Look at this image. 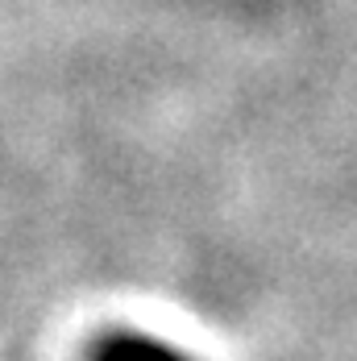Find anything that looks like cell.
Listing matches in <instances>:
<instances>
[{
  "mask_svg": "<svg viewBox=\"0 0 357 361\" xmlns=\"http://www.w3.org/2000/svg\"><path fill=\"white\" fill-rule=\"evenodd\" d=\"M96 361H187L171 345H158L150 336H112Z\"/></svg>",
  "mask_w": 357,
  "mask_h": 361,
  "instance_id": "cell-1",
  "label": "cell"
}]
</instances>
